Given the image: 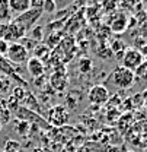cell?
Masks as SVG:
<instances>
[{"mask_svg":"<svg viewBox=\"0 0 147 152\" xmlns=\"http://www.w3.org/2000/svg\"><path fill=\"white\" fill-rule=\"evenodd\" d=\"M111 79H112V83L117 88L127 89V88L134 85V82H135V73L133 70L127 69V67H124V66H117L112 70V73H111Z\"/></svg>","mask_w":147,"mask_h":152,"instance_id":"6da1fadb","label":"cell"},{"mask_svg":"<svg viewBox=\"0 0 147 152\" xmlns=\"http://www.w3.org/2000/svg\"><path fill=\"white\" fill-rule=\"evenodd\" d=\"M26 31L19 25L15 19H12L10 22L0 25V38L7 41V42H19L22 38H25Z\"/></svg>","mask_w":147,"mask_h":152,"instance_id":"7a4b0ae2","label":"cell"},{"mask_svg":"<svg viewBox=\"0 0 147 152\" xmlns=\"http://www.w3.org/2000/svg\"><path fill=\"white\" fill-rule=\"evenodd\" d=\"M50 83L55 91H63L67 86V76L63 72H55L50 79Z\"/></svg>","mask_w":147,"mask_h":152,"instance_id":"7c38bea8","label":"cell"},{"mask_svg":"<svg viewBox=\"0 0 147 152\" xmlns=\"http://www.w3.org/2000/svg\"><path fill=\"white\" fill-rule=\"evenodd\" d=\"M10 88V79L4 75H0V95L6 94Z\"/></svg>","mask_w":147,"mask_h":152,"instance_id":"ac0fdd59","label":"cell"},{"mask_svg":"<svg viewBox=\"0 0 147 152\" xmlns=\"http://www.w3.org/2000/svg\"><path fill=\"white\" fill-rule=\"evenodd\" d=\"M1 127H3V124H1V123H0V130H1Z\"/></svg>","mask_w":147,"mask_h":152,"instance_id":"d4e9b609","label":"cell"},{"mask_svg":"<svg viewBox=\"0 0 147 152\" xmlns=\"http://www.w3.org/2000/svg\"><path fill=\"white\" fill-rule=\"evenodd\" d=\"M42 12L45 13H55L57 12V6H55L54 0H44V4H42Z\"/></svg>","mask_w":147,"mask_h":152,"instance_id":"e0dca14e","label":"cell"},{"mask_svg":"<svg viewBox=\"0 0 147 152\" xmlns=\"http://www.w3.org/2000/svg\"><path fill=\"white\" fill-rule=\"evenodd\" d=\"M130 152H133V151H130Z\"/></svg>","mask_w":147,"mask_h":152,"instance_id":"4316f807","label":"cell"},{"mask_svg":"<svg viewBox=\"0 0 147 152\" xmlns=\"http://www.w3.org/2000/svg\"><path fill=\"white\" fill-rule=\"evenodd\" d=\"M57 9H66L67 6H70L73 3V0H54Z\"/></svg>","mask_w":147,"mask_h":152,"instance_id":"44dd1931","label":"cell"},{"mask_svg":"<svg viewBox=\"0 0 147 152\" xmlns=\"http://www.w3.org/2000/svg\"><path fill=\"white\" fill-rule=\"evenodd\" d=\"M6 60L12 64H23L28 61L29 58V51L20 44V42H12L9 45L7 54H6Z\"/></svg>","mask_w":147,"mask_h":152,"instance_id":"5b68a950","label":"cell"},{"mask_svg":"<svg viewBox=\"0 0 147 152\" xmlns=\"http://www.w3.org/2000/svg\"><path fill=\"white\" fill-rule=\"evenodd\" d=\"M88 99L91 104L95 105H102L105 102H108L109 99V91L106 89V86L104 85H95L89 89V94H88Z\"/></svg>","mask_w":147,"mask_h":152,"instance_id":"ba28073f","label":"cell"},{"mask_svg":"<svg viewBox=\"0 0 147 152\" xmlns=\"http://www.w3.org/2000/svg\"><path fill=\"white\" fill-rule=\"evenodd\" d=\"M12 15H20L31 9V0H7Z\"/></svg>","mask_w":147,"mask_h":152,"instance_id":"30bf717a","label":"cell"},{"mask_svg":"<svg viewBox=\"0 0 147 152\" xmlns=\"http://www.w3.org/2000/svg\"><path fill=\"white\" fill-rule=\"evenodd\" d=\"M104 7L105 10H114L117 7V0H104Z\"/></svg>","mask_w":147,"mask_h":152,"instance_id":"7402d4cb","label":"cell"},{"mask_svg":"<svg viewBox=\"0 0 147 152\" xmlns=\"http://www.w3.org/2000/svg\"><path fill=\"white\" fill-rule=\"evenodd\" d=\"M79 69H80V72H83V73L91 72V69H92V60H91L89 57L80 58V61H79Z\"/></svg>","mask_w":147,"mask_h":152,"instance_id":"2e32d148","label":"cell"},{"mask_svg":"<svg viewBox=\"0 0 147 152\" xmlns=\"http://www.w3.org/2000/svg\"><path fill=\"white\" fill-rule=\"evenodd\" d=\"M146 15H147V6H146Z\"/></svg>","mask_w":147,"mask_h":152,"instance_id":"484cf974","label":"cell"},{"mask_svg":"<svg viewBox=\"0 0 147 152\" xmlns=\"http://www.w3.org/2000/svg\"><path fill=\"white\" fill-rule=\"evenodd\" d=\"M121 61H122L121 66L127 67L135 73V70L144 64V54L137 48H125L124 54L121 57Z\"/></svg>","mask_w":147,"mask_h":152,"instance_id":"3957f363","label":"cell"},{"mask_svg":"<svg viewBox=\"0 0 147 152\" xmlns=\"http://www.w3.org/2000/svg\"><path fill=\"white\" fill-rule=\"evenodd\" d=\"M32 53H34V57L39 58L41 61H45L47 58H50V54H51V48H50V47H47L45 44H39V42H38L37 45L34 47Z\"/></svg>","mask_w":147,"mask_h":152,"instance_id":"4fadbf2b","label":"cell"},{"mask_svg":"<svg viewBox=\"0 0 147 152\" xmlns=\"http://www.w3.org/2000/svg\"><path fill=\"white\" fill-rule=\"evenodd\" d=\"M13 113H15L18 120L26 121L28 124H39V126H44V127H50L48 121L42 115H39L37 111H32V110H29V108H26L23 105H19Z\"/></svg>","mask_w":147,"mask_h":152,"instance_id":"277c9868","label":"cell"},{"mask_svg":"<svg viewBox=\"0 0 147 152\" xmlns=\"http://www.w3.org/2000/svg\"><path fill=\"white\" fill-rule=\"evenodd\" d=\"M127 29V16L124 13H117L111 22V31L121 34Z\"/></svg>","mask_w":147,"mask_h":152,"instance_id":"8fae6325","label":"cell"},{"mask_svg":"<svg viewBox=\"0 0 147 152\" xmlns=\"http://www.w3.org/2000/svg\"><path fill=\"white\" fill-rule=\"evenodd\" d=\"M61 39H63L61 32H53V34H50V37L45 39V45L50 47V48H53V47L58 45L61 42Z\"/></svg>","mask_w":147,"mask_h":152,"instance_id":"9a60e30c","label":"cell"},{"mask_svg":"<svg viewBox=\"0 0 147 152\" xmlns=\"http://www.w3.org/2000/svg\"><path fill=\"white\" fill-rule=\"evenodd\" d=\"M130 4H133V6H135V4H138V3H141L143 0H127Z\"/></svg>","mask_w":147,"mask_h":152,"instance_id":"cb8c5ba5","label":"cell"},{"mask_svg":"<svg viewBox=\"0 0 147 152\" xmlns=\"http://www.w3.org/2000/svg\"><path fill=\"white\" fill-rule=\"evenodd\" d=\"M29 32H31V34H34V35H31V39H34V41H41V39H42V26H34V28H32V29H31V31H29Z\"/></svg>","mask_w":147,"mask_h":152,"instance_id":"d6986e66","label":"cell"},{"mask_svg":"<svg viewBox=\"0 0 147 152\" xmlns=\"http://www.w3.org/2000/svg\"><path fill=\"white\" fill-rule=\"evenodd\" d=\"M70 114L67 111V108L64 105H54L50 108L48 111V124H54V126H63L69 121Z\"/></svg>","mask_w":147,"mask_h":152,"instance_id":"52a82bcc","label":"cell"},{"mask_svg":"<svg viewBox=\"0 0 147 152\" xmlns=\"http://www.w3.org/2000/svg\"><path fill=\"white\" fill-rule=\"evenodd\" d=\"M26 69H28V72H29V75L32 76V77H41V76L44 75V72H45V64H44V61H41L39 58L37 57H29L28 58V61H26Z\"/></svg>","mask_w":147,"mask_h":152,"instance_id":"9c48e42d","label":"cell"},{"mask_svg":"<svg viewBox=\"0 0 147 152\" xmlns=\"http://www.w3.org/2000/svg\"><path fill=\"white\" fill-rule=\"evenodd\" d=\"M42 4H44V0H31V9L42 10Z\"/></svg>","mask_w":147,"mask_h":152,"instance_id":"603a6c76","label":"cell"},{"mask_svg":"<svg viewBox=\"0 0 147 152\" xmlns=\"http://www.w3.org/2000/svg\"><path fill=\"white\" fill-rule=\"evenodd\" d=\"M9 45H10V42H7V41H4V39L0 38V56L1 57H4L6 54H7Z\"/></svg>","mask_w":147,"mask_h":152,"instance_id":"ffe728a7","label":"cell"},{"mask_svg":"<svg viewBox=\"0 0 147 152\" xmlns=\"http://www.w3.org/2000/svg\"><path fill=\"white\" fill-rule=\"evenodd\" d=\"M12 20V12L9 9L7 0H0V25H4Z\"/></svg>","mask_w":147,"mask_h":152,"instance_id":"5bb4252c","label":"cell"},{"mask_svg":"<svg viewBox=\"0 0 147 152\" xmlns=\"http://www.w3.org/2000/svg\"><path fill=\"white\" fill-rule=\"evenodd\" d=\"M41 15H42V10L29 9V10H26V12L18 15V16L15 18V20L18 22L26 32H29L34 26H37V22L41 19Z\"/></svg>","mask_w":147,"mask_h":152,"instance_id":"8992f818","label":"cell"}]
</instances>
